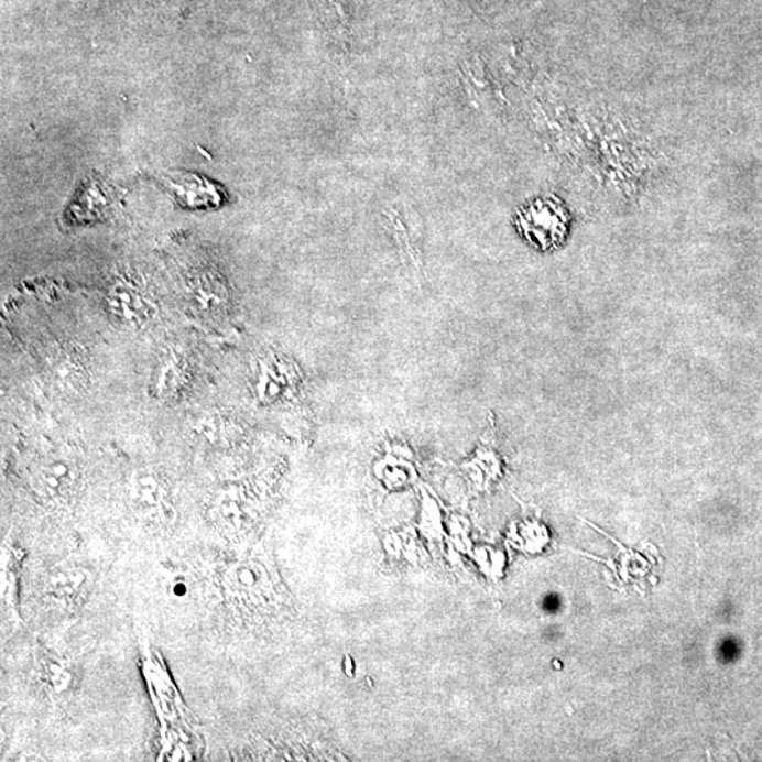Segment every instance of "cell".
Masks as SVG:
<instances>
[{
    "label": "cell",
    "mask_w": 762,
    "mask_h": 762,
    "mask_svg": "<svg viewBox=\"0 0 762 762\" xmlns=\"http://www.w3.org/2000/svg\"><path fill=\"white\" fill-rule=\"evenodd\" d=\"M515 224L526 242L545 252L565 242L569 217L558 199L540 198L520 210Z\"/></svg>",
    "instance_id": "obj_1"
},
{
    "label": "cell",
    "mask_w": 762,
    "mask_h": 762,
    "mask_svg": "<svg viewBox=\"0 0 762 762\" xmlns=\"http://www.w3.org/2000/svg\"><path fill=\"white\" fill-rule=\"evenodd\" d=\"M183 366L174 359L164 360L162 368L159 370V381L157 385L162 390L177 388V381L179 380V373H182Z\"/></svg>",
    "instance_id": "obj_3"
},
{
    "label": "cell",
    "mask_w": 762,
    "mask_h": 762,
    "mask_svg": "<svg viewBox=\"0 0 762 762\" xmlns=\"http://www.w3.org/2000/svg\"><path fill=\"white\" fill-rule=\"evenodd\" d=\"M107 305L109 314L118 323L129 327H140L148 323L154 313L152 301L133 284L113 285L109 291Z\"/></svg>",
    "instance_id": "obj_2"
}]
</instances>
